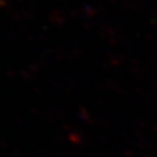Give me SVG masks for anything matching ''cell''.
Returning a JSON list of instances; mask_svg holds the SVG:
<instances>
[{
  "instance_id": "cell-1",
  "label": "cell",
  "mask_w": 157,
  "mask_h": 157,
  "mask_svg": "<svg viewBox=\"0 0 157 157\" xmlns=\"http://www.w3.org/2000/svg\"><path fill=\"white\" fill-rule=\"evenodd\" d=\"M6 1H7V0H0V5L3 4V3H5Z\"/></svg>"
}]
</instances>
